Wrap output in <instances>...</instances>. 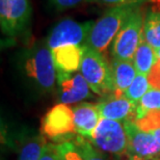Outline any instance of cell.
<instances>
[{"label": "cell", "mask_w": 160, "mask_h": 160, "mask_svg": "<svg viewBox=\"0 0 160 160\" xmlns=\"http://www.w3.org/2000/svg\"><path fill=\"white\" fill-rule=\"evenodd\" d=\"M21 81L38 94H49L57 82V71L47 42H39L21 50L15 57Z\"/></svg>", "instance_id": "1"}, {"label": "cell", "mask_w": 160, "mask_h": 160, "mask_svg": "<svg viewBox=\"0 0 160 160\" xmlns=\"http://www.w3.org/2000/svg\"><path fill=\"white\" fill-rule=\"evenodd\" d=\"M138 5L139 4L116 6L108 9L94 23L84 45H88V47L101 53L104 52L109 47L111 42L114 41L122 26Z\"/></svg>", "instance_id": "2"}, {"label": "cell", "mask_w": 160, "mask_h": 160, "mask_svg": "<svg viewBox=\"0 0 160 160\" xmlns=\"http://www.w3.org/2000/svg\"><path fill=\"white\" fill-rule=\"evenodd\" d=\"M80 73L95 94L104 96L114 92L112 70L101 52L83 45Z\"/></svg>", "instance_id": "3"}, {"label": "cell", "mask_w": 160, "mask_h": 160, "mask_svg": "<svg viewBox=\"0 0 160 160\" xmlns=\"http://www.w3.org/2000/svg\"><path fill=\"white\" fill-rule=\"evenodd\" d=\"M143 14L138 5L122 26L112 42L111 54L114 59L133 60L142 37Z\"/></svg>", "instance_id": "4"}, {"label": "cell", "mask_w": 160, "mask_h": 160, "mask_svg": "<svg viewBox=\"0 0 160 160\" xmlns=\"http://www.w3.org/2000/svg\"><path fill=\"white\" fill-rule=\"evenodd\" d=\"M29 0H0V25L3 34L18 37L29 26L31 19Z\"/></svg>", "instance_id": "5"}, {"label": "cell", "mask_w": 160, "mask_h": 160, "mask_svg": "<svg viewBox=\"0 0 160 160\" xmlns=\"http://www.w3.org/2000/svg\"><path fill=\"white\" fill-rule=\"evenodd\" d=\"M98 149L116 155L128 151V137L124 122L102 119L89 138Z\"/></svg>", "instance_id": "6"}, {"label": "cell", "mask_w": 160, "mask_h": 160, "mask_svg": "<svg viewBox=\"0 0 160 160\" xmlns=\"http://www.w3.org/2000/svg\"><path fill=\"white\" fill-rule=\"evenodd\" d=\"M94 21L76 22L71 19H65L57 23L50 31L47 38V44L51 50L67 45H79L86 43Z\"/></svg>", "instance_id": "7"}, {"label": "cell", "mask_w": 160, "mask_h": 160, "mask_svg": "<svg viewBox=\"0 0 160 160\" xmlns=\"http://www.w3.org/2000/svg\"><path fill=\"white\" fill-rule=\"evenodd\" d=\"M42 131L44 135L55 140L65 136H73L76 133L73 108L63 103L53 106L45 114L42 122Z\"/></svg>", "instance_id": "8"}, {"label": "cell", "mask_w": 160, "mask_h": 160, "mask_svg": "<svg viewBox=\"0 0 160 160\" xmlns=\"http://www.w3.org/2000/svg\"><path fill=\"white\" fill-rule=\"evenodd\" d=\"M128 137V151L131 157L152 160L160 156V142L152 133L140 130L133 120L124 122Z\"/></svg>", "instance_id": "9"}, {"label": "cell", "mask_w": 160, "mask_h": 160, "mask_svg": "<svg viewBox=\"0 0 160 160\" xmlns=\"http://www.w3.org/2000/svg\"><path fill=\"white\" fill-rule=\"evenodd\" d=\"M57 88L59 100L63 104L81 102L89 97L91 88L81 73L57 71Z\"/></svg>", "instance_id": "10"}, {"label": "cell", "mask_w": 160, "mask_h": 160, "mask_svg": "<svg viewBox=\"0 0 160 160\" xmlns=\"http://www.w3.org/2000/svg\"><path fill=\"white\" fill-rule=\"evenodd\" d=\"M136 106L137 104L125 97L124 94L117 92L98 104L102 119L119 122L131 120L130 118L133 114L135 116Z\"/></svg>", "instance_id": "11"}, {"label": "cell", "mask_w": 160, "mask_h": 160, "mask_svg": "<svg viewBox=\"0 0 160 160\" xmlns=\"http://www.w3.org/2000/svg\"><path fill=\"white\" fill-rule=\"evenodd\" d=\"M76 133L85 138H91L102 120L98 105L82 103L73 108Z\"/></svg>", "instance_id": "12"}, {"label": "cell", "mask_w": 160, "mask_h": 160, "mask_svg": "<svg viewBox=\"0 0 160 160\" xmlns=\"http://www.w3.org/2000/svg\"><path fill=\"white\" fill-rule=\"evenodd\" d=\"M56 71L76 73L80 70L83 54V45H67L51 50Z\"/></svg>", "instance_id": "13"}, {"label": "cell", "mask_w": 160, "mask_h": 160, "mask_svg": "<svg viewBox=\"0 0 160 160\" xmlns=\"http://www.w3.org/2000/svg\"><path fill=\"white\" fill-rule=\"evenodd\" d=\"M111 70H112L114 92L124 94L137 75L133 60H122L113 58Z\"/></svg>", "instance_id": "14"}, {"label": "cell", "mask_w": 160, "mask_h": 160, "mask_svg": "<svg viewBox=\"0 0 160 160\" xmlns=\"http://www.w3.org/2000/svg\"><path fill=\"white\" fill-rule=\"evenodd\" d=\"M157 62L158 57L156 54V50L148 44V42L143 39L142 36L139 46L133 57V63L137 73L149 75Z\"/></svg>", "instance_id": "15"}, {"label": "cell", "mask_w": 160, "mask_h": 160, "mask_svg": "<svg viewBox=\"0 0 160 160\" xmlns=\"http://www.w3.org/2000/svg\"><path fill=\"white\" fill-rule=\"evenodd\" d=\"M142 36L155 50L160 48V8H152L146 14Z\"/></svg>", "instance_id": "16"}, {"label": "cell", "mask_w": 160, "mask_h": 160, "mask_svg": "<svg viewBox=\"0 0 160 160\" xmlns=\"http://www.w3.org/2000/svg\"><path fill=\"white\" fill-rule=\"evenodd\" d=\"M46 145V139L43 135L29 137L22 145L18 160H40Z\"/></svg>", "instance_id": "17"}, {"label": "cell", "mask_w": 160, "mask_h": 160, "mask_svg": "<svg viewBox=\"0 0 160 160\" xmlns=\"http://www.w3.org/2000/svg\"><path fill=\"white\" fill-rule=\"evenodd\" d=\"M150 88H152L150 85L148 75L137 73L136 77L134 78L133 82L127 88V91L124 92V95L125 97L129 99L130 101H132L133 103L138 104V102L150 91Z\"/></svg>", "instance_id": "18"}, {"label": "cell", "mask_w": 160, "mask_h": 160, "mask_svg": "<svg viewBox=\"0 0 160 160\" xmlns=\"http://www.w3.org/2000/svg\"><path fill=\"white\" fill-rule=\"evenodd\" d=\"M160 109V91L155 88H150V91L142 98L136 106L135 120L151 110Z\"/></svg>", "instance_id": "19"}, {"label": "cell", "mask_w": 160, "mask_h": 160, "mask_svg": "<svg viewBox=\"0 0 160 160\" xmlns=\"http://www.w3.org/2000/svg\"><path fill=\"white\" fill-rule=\"evenodd\" d=\"M55 147L58 160H84L77 146L72 140L60 142Z\"/></svg>", "instance_id": "20"}, {"label": "cell", "mask_w": 160, "mask_h": 160, "mask_svg": "<svg viewBox=\"0 0 160 160\" xmlns=\"http://www.w3.org/2000/svg\"><path fill=\"white\" fill-rule=\"evenodd\" d=\"M134 122L140 130L146 132H153L160 129V109L148 111L145 116L134 120Z\"/></svg>", "instance_id": "21"}, {"label": "cell", "mask_w": 160, "mask_h": 160, "mask_svg": "<svg viewBox=\"0 0 160 160\" xmlns=\"http://www.w3.org/2000/svg\"><path fill=\"white\" fill-rule=\"evenodd\" d=\"M73 142L77 146L84 160H106L104 158V156L95 148L92 143L85 139V137L78 135L75 137Z\"/></svg>", "instance_id": "22"}, {"label": "cell", "mask_w": 160, "mask_h": 160, "mask_svg": "<svg viewBox=\"0 0 160 160\" xmlns=\"http://www.w3.org/2000/svg\"><path fill=\"white\" fill-rule=\"evenodd\" d=\"M143 0H85L88 3H94V4L110 6V8H116V6H123V5H132V4H140Z\"/></svg>", "instance_id": "23"}, {"label": "cell", "mask_w": 160, "mask_h": 160, "mask_svg": "<svg viewBox=\"0 0 160 160\" xmlns=\"http://www.w3.org/2000/svg\"><path fill=\"white\" fill-rule=\"evenodd\" d=\"M85 0H49L51 6L57 12H63L77 6Z\"/></svg>", "instance_id": "24"}, {"label": "cell", "mask_w": 160, "mask_h": 160, "mask_svg": "<svg viewBox=\"0 0 160 160\" xmlns=\"http://www.w3.org/2000/svg\"><path fill=\"white\" fill-rule=\"evenodd\" d=\"M148 79L152 88L160 91V60H158L153 67L150 74L148 75Z\"/></svg>", "instance_id": "25"}, {"label": "cell", "mask_w": 160, "mask_h": 160, "mask_svg": "<svg viewBox=\"0 0 160 160\" xmlns=\"http://www.w3.org/2000/svg\"><path fill=\"white\" fill-rule=\"evenodd\" d=\"M40 160H58L56 147L54 143H47L45 146Z\"/></svg>", "instance_id": "26"}, {"label": "cell", "mask_w": 160, "mask_h": 160, "mask_svg": "<svg viewBox=\"0 0 160 160\" xmlns=\"http://www.w3.org/2000/svg\"><path fill=\"white\" fill-rule=\"evenodd\" d=\"M150 133H152L153 135H154L156 138H157V140L160 142V129H157V130H155V131H153V132H150Z\"/></svg>", "instance_id": "27"}, {"label": "cell", "mask_w": 160, "mask_h": 160, "mask_svg": "<svg viewBox=\"0 0 160 160\" xmlns=\"http://www.w3.org/2000/svg\"><path fill=\"white\" fill-rule=\"evenodd\" d=\"M156 54H157L158 60H160V48H158V49H156Z\"/></svg>", "instance_id": "28"}, {"label": "cell", "mask_w": 160, "mask_h": 160, "mask_svg": "<svg viewBox=\"0 0 160 160\" xmlns=\"http://www.w3.org/2000/svg\"><path fill=\"white\" fill-rule=\"evenodd\" d=\"M128 160H142V159H138V158H135V157H131V156H130Z\"/></svg>", "instance_id": "29"}, {"label": "cell", "mask_w": 160, "mask_h": 160, "mask_svg": "<svg viewBox=\"0 0 160 160\" xmlns=\"http://www.w3.org/2000/svg\"><path fill=\"white\" fill-rule=\"evenodd\" d=\"M152 160H160V156H158V157H155L154 159H152Z\"/></svg>", "instance_id": "30"}]
</instances>
